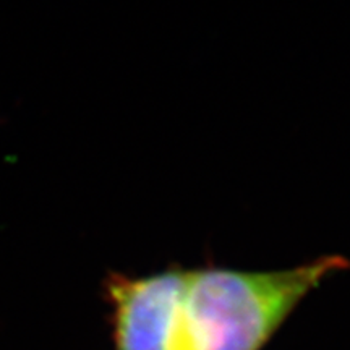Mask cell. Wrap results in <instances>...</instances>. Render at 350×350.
Masks as SVG:
<instances>
[{
  "instance_id": "6da1fadb",
  "label": "cell",
  "mask_w": 350,
  "mask_h": 350,
  "mask_svg": "<svg viewBox=\"0 0 350 350\" xmlns=\"http://www.w3.org/2000/svg\"><path fill=\"white\" fill-rule=\"evenodd\" d=\"M350 268L340 255L278 271L221 266L109 274L113 350H262L306 295Z\"/></svg>"
}]
</instances>
